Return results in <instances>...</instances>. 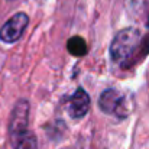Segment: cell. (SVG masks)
I'll return each instance as SVG.
<instances>
[{"mask_svg":"<svg viewBox=\"0 0 149 149\" xmlns=\"http://www.w3.org/2000/svg\"><path fill=\"white\" fill-rule=\"evenodd\" d=\"M99 107L103 113L114 114L119 119H126L132 110L129 100L114 88H107L100 94Z\"/></svg>","mask_w":149,"mask_h":149,"instance_id":"obj_2","label":"cell"},{"mask_svg":"<svg viewBox=\"0 0 149 149\" xmlns=\"http://www.w3.org/2000/svg\"><path fill=\"white\" fill-rule=\"evenodd\" d=\"M10 1H12V0H10Z\"/></svg>","mask_w":149,"mask_h":149,"instance_id":"obj_9","label":"cell"},{"mask_svg":"<svg viewBox=\"0 0 149 149\" xmlns=\"http://www.w3.org/2000/svg\"><path fill=\"white\" fill-rule=\"evenodd\" d=\"M29 23V17L26 13L19 12L13 15L0 29V39L6 44H15L23 35L26 26Z\"/></svg>","mask_w":149,"mask_h":149,"instance_id":"obj_3","label":"cell"},{"mask_svg":"<svg viewBox=\"0 0 149 149\" xmlns=\"http://www.w3.org/2000/svg\"><path fill=\"white\" fill-rule=\"evenodd\" d=\"M12 145L15 149H38V141L36 136L28 129L19 135H15L10 138Z\"/></svg>","mask_w":149,"mask_h":149,"instance_id":"obj_6","label":"cell"},{"mask_svg":"<svg viewBox=\"0 0 149 149\" xmlns=\"http://www.w3.org/2000/svg\"><path fill=\"white\" fill-rule=\"evenodd\" d=\"M90 109V96L83 87H78L72 96L67 99V111L72 119H81Z\"/></svg>","mask_w":149,"mask_h":149,"instance_id":"obj_5","label":"cell"},{"mask_svg":"<svg viewBox=\"0 0 149 149\" xmlns=\"http://www.w3.org/2000/svg\"><path fill=\"white\" fill-rule=\"evenodd\" d=\"M67 48L70 51V54H72L74 56H84L87 54V42L81 38V36H72L68 39L67 42Z\"/></svg>","mask_w":149,"mask_h":149,"instance_id":"obj_7","label":"cell"},{"mask_svg":"<svg viewBox=\"0 0 149 149\" xmlns=\"http://www.w3.org/2000/svg\"><path fill=\"white\" fill-rule=\"evenodd\" d=\"M141 45V32L139 29L129 26L122 31H119L114 36V39L110 44V55L111 59L116 64H120L122 67L132 59L133 54L139 49Z\"/></svg>","mask_w":149,"mask_h":149,"instance_id":"obj_1","label":"cell"},{"mask_svg":"<svg viewBox=\"0 0 149 149\" xmlns=\"http://www.w3.org/2000/svg\"><path fill=\"white\" fill-rule=\"evenodd\" d=\"M29 101L25 99L16 101L12 116H10V122H9V135L10 138L15 135H19L25 130H28V125H29Z\"/></svg>","mask_w":149,"mask_h":149,"instance_id":"obj_4","label":"cell"},{"mask_svg":"<svg viewBox=\"0 0 149 149\" xmlns=\"http://www.w3.org/2000/svg\"><path fill=\"white\" fill-rule=\"evenodd\" d=\"M132 3H133V7L138 12H142V10L149 9V0H132Z\"/></svg>","mask_w":149,"mask_h":149,"instance_id":"obj_8","label":"cell"}]
</instances>
